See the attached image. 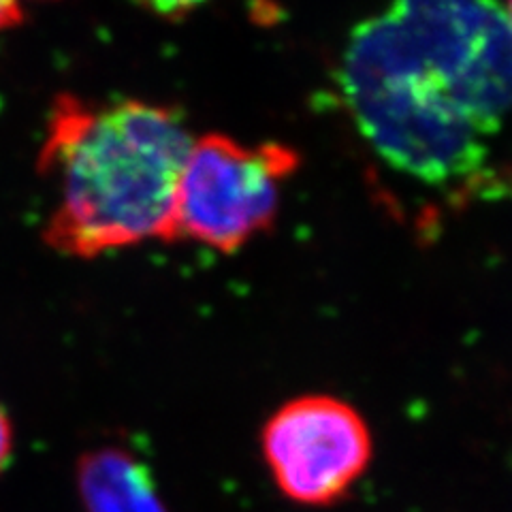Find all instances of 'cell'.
<instances>
[{"mask_svg":"<svg viewBox=\"0 0 512 512\" xmlns=\"http://www.w3.org/2000/svg\"><path fill=\"white\" fill-rule=\"evenodd\" d=\"M13 448V429L7 412L0 406V472L7 466Z\"/></svg>","mask_w":512,"mask_h":512,"instance_id":"ba28073f","label":"cell"},{"mask_svg":"<svg viewBox=\"0 0 512 512\" xmlns=\"http://www.w3.org/2000/svg\"><path fill=\"white\" fill-rule=\"evenodd\" d=\"M139 5L148 7L150 11H154L160 18H171L178 20L188 15L192 9H197L199 5H203L205 0H137Z\"/></svg>","mask_w":512,"mask_h":512,"instance_id":"52a82bcc","label":"cell"},{"mask_svg":"<svg viewBox=\"0 0 512 512\" xmlns=\"http://www.w3.org/2000/svg\"><path fill=\"white\" fill-rule=\"evenodd\" d=\"M77 485L88 512H167L148 468L124 448L86 453L77 463Z\"/></svg>","mask_w":512,"mask_h":512,"instance_id":"8992f818","label":"cell"},{"mask_svg":"<svg viewBox=\"0 0 512 512\" xmlns=\"http://www.w3.org/2000/svg\"><path fill=\"white\" fill-rule=\"evenodd\" d=\"M297 154L280 143L242 146L229 137L192 141L175 197V239L235 252L276 218Z\"/></svg>","mask_w":512,"mask_h":512,"instance_id":"277c9868","label":"cell"},{"mask_svg":"<svg viewBox=\"0 0 512 512\" xmlns=\"http://www.w3.org/2000/svg\"><path fill=\"white\" fill-rule=\"evenodd\" d=\"M190 146L182 116L169 107L58 96L39 158V171L58 186L45 242L92 259L175 239V197Z\"/></svg>","mask_w":512,"mask_h":512,"instance_id":"6da1fadb","label":"cell"},{"mask_svg":"<svg viewBox=\"0 0 512 512\" xmlns=\"http://www.w3.org/2000/svg\"><path fill=\"white\" fill-rule=\"evenodd\" d=\"M340 90L359 133L395 169L434 188H485L487 137L448 96L389 13L346 43Z\"/></svg>","mask_w":512,"mask_h":512,"instance_id":"7a4b0ae2","label":"cell"},{"mask_svg":"<svg viewBox=\"0 0 512 512\" xmlns=\"http://www.w3.org/2000/svg\"><path fill=\"white\" fill-rule=\"evenodd\" d=\"M24 18L20 0H0V32L18 26Z\"/></svg>","mask_w":512,"mask_h":512,"instance_id":"9c48e42d","label":"cell"},{"mask_svg":"<svg viewBox=\"0 0 512 512\" xmlns=\"http://www.w3.org/2000/svg\"><path fill=\"white\" fill-rule=\"evenodd\" d=\"M485 135L512 111V32L500 0H391L387 11Z\"/></svg>","mask_w":512,"mask_h":512,"instance_id":"3957f363","label":"cell"},{"mask_svg":"<svg viewBox=\"0 0 512 512\" xmlns=\"http://www.w3.org/2000/svg\"><path fill=\"white\" fill-rule=\"evenodd\" d=\"M504 13H506V20H508V26H510V32H512V0H506Z\"/></svg>","mask_w":512,"mask_h":512,"instance_id":"30bf717a","label":"cell"},{"mask_svg":"<svg viewBox=\"0 0 512 512\" xmlns=\"http://www.w3.org/2000/svg\"><path fill=\"white\" fill-rule=\"evenodd\" d=\"M261 453L286 500L327 508L342 502L370 468L374 440L357 408L331 395H303L265 421Z\"/></svg>","mask_w":512,"mask_h":512,"instance_id":"5b68a950","label":"cell"}]
</instances>
